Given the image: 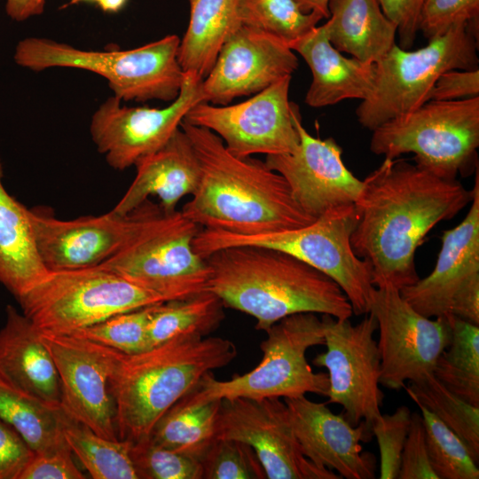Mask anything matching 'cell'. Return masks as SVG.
Masks as SVG:
<instances>
[{"label":"cell","instance_id":"obj_33","mask_svg":"<svg viewBox=\"0 0 479 479\" xmlns=\"http://www.w3.org/2000/svg\"><path fill=\"white\" fill-rule=\"evenodd\" d=\"M64 436L72 453L94 479H138L131 457L132 442L107 439L68 418Z\"/></svg>","mask_w":479,"mask_h":479},{"label":"cell","instance_id":"obj_27","mask_svg":"<svg viewBox=\"0 0 479 479\" xmlns=\"http://www.w3.org/2000/svg\"><path fill=\"white\" fill-rule=\"evenodd\" d=\"M0 161V283L18 301L49 271L39 255L28 209L8 193Z\"/></svg>","mask_w":479,"mask_h":479},{"label":"cell","instance_id":"obj_15","mask_svg":"<svg viewBox=\"0 0 479 479\" xmlns=\"http://www.w3.org/2000/svg\"><path fill=\"white\" fill-rule=\"evenodd\" d=\"M370 312L379 329L380 384L399 391L405 381L433 374L436 363L452 339L449 318L417 312L392 286L375 288Z\"/></svg>","mask_w":479,"mask_h":479},{"label":"cell","instance_id":"obj_32","mask_svg":"<svg viewBox=\"0 0 479 479\" xmlns=\"http://www.w3.org/2000/svg\"><path fill=\"white\" fill-rule=\"evenodd\" d=\"M221 400L192 407L174 404L156 423L150 439L202 461L216 440Z\"/></svg>","mask_w":479,"mask_h":479},{"label":"cell","instance_id":"obj_45","mask_svg":"<svg viewBox=\"0 0 479 479\" xmlns=\"http://www.w3.org/2000/svg\"><path fill=\"white\" fill-rule=\"evenodd\" d=\"M479 97V69H452L435 82L428 98L435 101H453Z\"/></svg>","mask_w":479,"mask_h":479},{"label":"cell","instance_id":"obj_31","mask_svg":"<svg viewBox=\"0 0 479 479\" xmlns=\"http://www.w3.org/2000/svg\"><path fill=\"white\" fill-rule=\"evenodd\" d=\"M447 318L452 339L438 357L433 375L457 397L479 407V326Z\"/></svg>","mask_w":479,"mask_h":479},{"label":"cell","instance_id":"obj_3","mask_svg":"<svg viewBox=\"0 0 479 479\" xmlns=\"http://www.w3.org/2000/svg\"><path fill=\"white\" fill-rule=\"evenodd\" d=\"M209 269L206 290L224 307L255 318L266 331L284 318L320 313L349 318L352 307L342 288L328 276L277 249L235 246L205 258Z\"/></svg>","mask_w":479,"mask_h":479},{"label":"cell","instance_id":"obj_9","mask_svg":"<svg viewBox=\"0 0 479 479\" xmlns=\"http://www.w3.org/2000/svg\"><path fill=\"white\" fill-rule=\"evenodd\" d=\"M18 302L39 332L70 334L114 315L166 301L98 265L49 271Z\"/></svg>","mask_w":479,"mask_h":479},{"label":"cell","instance_id":"obj_34","mask_svg":"<svg viewBox=\"0 0 479 479\" xmlns=\"http://www.w3.org/2000/svg\"><path fill=\"white\" fill-rule=\"evenodd\" d=\"M404 386L409 397L437 417L467 445L479 461V407L474 406L442 385L433 374Z\"/></svg>","mask_w":479,"mask_h":479},{"label":"cell","instance_id":"obj_4","mask_svg":"<svg viewBox=\"0 0 479 479\" xmlns=\"http://www.w3.org/2000/svg\"><path fill=\"white\" fill-rule=\"evenodd\" d=\"M235 344L221 337L180 336L135 354L121 352L110 380L119 439L149 437L158 420L205 373L229 365Z\"/></svg>","mask_w":479,"mask_h":479},{"label":"cell","instance_id":"obj_16","mask_svg":"<svg viewBox=\"0 0 479 479\" xmlns=\"http://www.w3.org/2000/svg\"><path fill=\"white\" fill-rule=\"evenodd\" d=\"M40 335L58 372L64 412L98 436L119 439L110 380L121 351L69 334Z\"/></svg>","mask_w":479,"mask_h":479},{"label":"cell","instance_id":"obj_5","mask_svg":"<svg viewBox=\"0 0 479 479\" xmlns=\"http://www.w3.org/2000/svg\"><path fill=\"white\" fill-rule=\"evenodd\" d=\"M352 205L326 211L312 223L276 232L241 235L200 229L193 240L194 251L203 258L235 246H255L286 252L332 279L342 288L353 314L370 312L375 287L369 264L357 256L350 237L357 224Z\"/></svg>","mask_w":479,"mask_h":479},{"label":"cell","instance_id":"obj_35","mask_svg":"<svg viewBox=\"0 0 479 479\" xmlns=\"http://www.w3.org/2000/svg\"><path fill=\"white\" fill-rule=\"evenodd\" d=\"M242 25L269 33L288 46L310 32L324 19L304 12L295 0H239Z\"/></svg>","mask_w":479,"mask_h":479},{"label":"cell","instance_id":"obj_2","mask_svg":"<svg viewBox=\"0 0 479 479\" xmlns=\"http://www.w3.org/2000/svg\"><path fill=\"white\" fill-rule=\"evenodd\" d=\"M201 174L181 212L202 229L241 235L305 226L316 218L296 201L285 178L265 161L232 154L213 131L182 121Z\"/></svg>","mask_w":479,"mask_h":479},{"label":"cell","instance_id":"obj_7","mask_svg":"<svg viewBox=\"0 0 479 479\" xmlns=\"http://www.w3.org/2000/svg\"><path fill=\"white\" fill-rule=\"evenodd\" d=\"M261 342L263 357L251 371L231 380H216L212 372L175 404L192 407L233 398H293L308 393L326 396L328 375L315 373L307 361V350L325 345L324 326L315 313H298L282 318L266 331Z\"/></svg>","mask_w":479,"mask_h":479},{"label":"cell","instance_id":"obj_17","mask_svg":"<svg viewBox=\"0 0 479 479\" xmlns=\"http://www.w3.org/2000/svg\"><path fill=\"white\" fill-rule=\"evenodd\" d=\"M216 439L250 445L269 479H340L303 454L287 406L279 397L221 400Z\"/></svg>","mask_w":479,"mask_h":479},{"label":"cell","instance_id":"obj_37","mask_svg":"<svg viewBox=\"0 0 479 479\" xmlns=\"http://www.w3.org/2000/svg\"><path fill=\"white\" fill-rule=\"evenodd\" d=\"M157 304L114 315L69 334L90 340L125 354L145 351L148 349V325Z\"/></svg>","mask_w":479,"mask_h":479},{"label":"cell","instance_id":"obj_23","mask_svg":"<svg viewBox=\"0 0 479 479\" xmlns=\"http://www.w3.org/2000/svg\"><path fill=\"white\" fill-rule=\"evenodd\" d=\"M135 166L136 177L111 210L114 214L124 216L152 195L160 200L164 213L172 214L182 198L194 193L201 174L194 147L180 127L161 148Z\"/></svg>","mask_w":479,"mask_h":479},{"label":"cell","instance_id":"obj_44","mask_svg":"<svg viewBox=\"0 0 479 479\" xmlns=\"http://www.w3.org/2000/svg\"><path fill=\"white\" fill-rule=\"evenodd\" d=\"M34 454L20 434L0 420V479H20Z\"/></svg>","mask_w":479,"mask_h":479},{"label":"cell","instance_id":"obj_18","mask_svg":"<svg viewBox=\"0 0 479 479\" xmlns=\"http://www.w3.org/2000/svg\"><path fill=\"white\" fill-rule=\"evenodd\" d=\"M202 80L185 72L178 97L162 108L122 106L114 96L102 103L92 115L90 130L107 163L123 170L161 148L187 112L203 101Z\"/></svg>","mask_w":479,"mask_h":479},{"label":"cell","instance_id":"obj_20","mask_svg":"<svg viewBox=\"0 0 479 479\" xmlns=\"http://www.w3.org/2000/svg\"><path fill=\"white\" fill-rule=\"evenodd\" d=\"M299 61L279 38L241 25L222 45L201 82L203 102L229 105L236 98L254 95L292 75Z\"/></svg>","mask_w":479,"mask_h":479},{"label":"cell","instance_id":"obj_11","mask_svg":"<svg viewBox=\"0 0 479 479\" xmlns=\"http://www.w3.org/2000/svg\"><path fill=\"white\" fill-rule=\"evenodd\" d=\"M200 230L181 211L166 214L154 204L133 240L100 266L165 301L186 298L205 291L209 276L192 246Z\"/></svg>","mask_w":479,"mask_h":479},{"label":"cell","instance_id":"obj_10","mask_svg":"<svg viewBox=\"0 0 479 479\" xmlns=\"http://www.w3.org/2000/svg\"><path fill=\"white\" fill-rule=\"evenodd\" d=\"M415 51L395 44L375 63L371 95L361 101L356 115L370 130L428 101L437 78L452 69L478 67V34L458 25Z\"/></svg>","mask_w":479,"mask_h":479},{"label":"cell","instance_id":"obj_28","mask_svg":"<svg viewBox=\"0 0 479 479\" xmlns=\"http://www.w3.org/2000/svg\"><path fill=\"white\" fill-rule=\"evenodd\" d=\"M190 19L180 39L178 61L184 72L204 79L224 42L242 25L239 0H186Z\"/></svg>","mask_w":479,"mask_h":479},{"label":"cell","instance_id":"obj_21","mask_svg":"<svg viewBox=\"0 0 479 479\" xmlns=\"http://www.w3.org/2000/svg\"><path fill=\"white\" fill-rule=\"evenodd\" d=\"M296 126L297 147L292 153L266 155L267 166L285 178L298 204L314 218L332 208L354 204L363 181L344 165L341 146L333 137L311 136L302 126L301 114Z\"/></svg>","mask_w":479,"mask_h":479},{"label":"cell","instance_id":"obj_13","mask_svg":"<svg viewBox=\"0 0 479 479\" xmlns=\"http://www.w3.org/2000/svg\"><path fill=\"white\" fill-rule=\"evenodd\" d=\"M292 75L286 76L246 101L216 106L199 102L183 119L216 134L239 157L292 153L300 137L299 106L289 100Z\"/></svg>","mask_w":479,"mask_h":479},{"label":"cell","instance_id":"obj_22","mask_svg":"<svg viewBox=\"0 0 479 479\" xmlns=\"http://www.w3.org/2000/svg\"><path fill=\"white\" fill-rule=\"evenodd\" d=\"M283 400L305 457L318 467L335 470L341 478H375L376 459L360 444L373 437L364 422L352 426L342 412L334 414L326 403L305 396Z\"/></svg>","mask_w":479,"mask_h":479},{"label":"cell","instance_id":"obj_50","mask_svg":"<svg viewBox=\"0 0 479 479\" xmlns=\"http://www.w3.org/2000/svg\"><path fill=\"white\" fill-rule=\"evenodd\" d=\"M96 0H71L68 4H76L81 2H95Z\"/></svg>","mask_w":479,"mask_h":479},{"label":"cell","instance_id":"obj_25","mask_svg":"<svg viewBox=\"0 0 479 479\" xmlns=\"http://www.w3.org/2000/svg\"><path fill=\"white\" fill-rule=\"evenodd\" d=\"M0 375L27 395L61 407L58 372L40 332L12 305L0 330Z\"/></svg>","mask_w":479,"mask_h":479},{"label":"cell","instance_id":"obj_29","mask_svg":"<svg viewBox=\"0 0 479 479\" xmlns=\"http://www.w3.org/2000/svg\"><path fill=\"white\" fill-rule=\"evenodd\" d=\"M69 416L19 390L0 375V420L14 428L35 453L67 447L64 427Z\"/></svg>","mask_w":479,"mask_h":479},{"label":"cell","instance_id":"obj_46","mask_svg":"<svg viewBox=\"0 0 479 479\" xmlns=\"http://www.w3.org/2000/svg\"><path fill=\"white\" fill-rule=\"evenodd\" d=\"M383 13L397 27L401 48L412 46L419 31V17L424 0H378Z\"/></svg>","mask_w":479,"mask_h":479},{"label":"cell","instance_id":"obj_14","mask_svg":"<svg viewBox=\"0 0 479 479\" xmlns=\"http://www.w3.org/2000/svg\"><path fill=\"white\" fill-rule=\"evenodd\" d=\"M464 219L444 231L436 266L429 275L400 290L427 318L455 317L479 326V170Z\"/></svg>","mask_w":479,"mask_h":479},{"label":"cell","instance_id":"obj_24","mask_svg":"<svg viewBox=\"0 0 479 479\" xmlns=\"http://www.w3.org/2000/svg\"><path fill=\"white\" fill-rule=\"evenodd\" d=\"M289 47L302 57L312 75L304 99L308 106L318 108L350 98L362 101L371 95L375 64L345 57L330 43L324 24Z\"/></svg>","mask_w":479,"mask_h":479},{"label":"cell","instance_id":"obj_12","mask_svg":"<svg viewBox=\"0 0 479 479\" xmlns=\"http://www.w3.org/2000/svg\"><path fill=\"white\" fill-rule=\"evenodd\" d=\"M326 350L312 363L328 370L326 404L342 407L344 418L352 425L364 422L373 435V425L381 417L384 394L381 390V355L374 339L378 325L369 312L357 324L349 318L323 315Z\"/></svg>","mask_w":479,"mask_h":479},{"label":"cell","instance_id":"obj_41","mask_svg":"<svg viewBox=\"0 0 479 479\" xmlns=\"http://www.w3.org/2000/svg\"><path fill=\"white\" fill-rule=\"evenodd\" d=\"M412 412L401 405L391 414H382L373 425L380 450V478L398 479L401 454L408 434Z\"/></svg>","mask_w":479,"mask_h":479},{"label":"cell","instance_id":"obj_43","mask_svg":"<svg viewBox=\"0 0 479 479\" xmlns=\"http://www.w3.org/2000/svg\"><path fill=\"white\" fill-rule=\"evenodd\" d=\"M72 458L69 446L59 450L35 453L21 473L20 479H84Z\"/></svg>","mask_w":479,"mask_h":479},{"label":"cell","instance_id":"obj_6","mask_svg":"<svg viewBox=\"0 0 479 479\" xmlns=\"http://www.w3.org/2000/svg\"><path fill=\"white\" fill-rule=\"evenodd\" d=\"M180 38L165 37L130 50L86 51L47 38L19 42L15 62L41 71L50 67L80 68L106 79L120 100L172 102L179 95L185 73L178 61Z\"/></svg>","mask_w":479,"mask_h":479},{"label":"cell","instance_id":"obj_30","mask_svg":"<svg viewBox=\"0 0 479 479\" xmlns=\"http://www.w3.org/2000/svg\"><path fill=\"white\" fill-rule=\"evenodd\" d=\"M221 299L208 290L157 304L147 329L148 349L180 336L206 337L224 318Z\"/></svg>","mask_w":479,"mask_h":479},{"label":"cell","instance_id":"obj_48","mask_svg":"<svg viewBox=\"0 0 479 479\" xmlns=\"http://www.w3.org/2000/svg\"><path fill=\"white\" fill-rule=\"evenodd\" d=\"M304 12H315L324 19L329 18V0H295Z\"/></svg>","mask_w":479,"mask_h":479},{"label":"cell","instance_id":"obj_26","mask_svg":"<svg viewBox=\"0 0 479 479\" xmlns=\"http://www.w3.org/2000/svg\"><path fill=\"white\" fill-rule=\"evenodd\" d=\"M328 11L324 25L339 51L375 64L396 44L397 27L378 0H329Z\"/></svg>","mask_w":479,"mask_h":479},{"label":"cell","instance_id":"obj_47","mask_svg":"<svg viewBox=\"0 0 479 479\" xmlns=\"http://www.w3.org/2000/svg\"><path fill=\"white\" fill-rule=\"evenodd\" d=\"M46 0H6L5 10L10 18L21 21L40 15Z\"/></svg>","mask_w":479,"mask_h":479},{"label":"cell","instance_id":"obj_49","mask_svg":"<svg viewBox=\"0 0 479 479\" xmlns=\"http://www.w3.org/2000/svg\"><path fill=\"white\" fill-rule=\"evenodd\" d=\"M128 0H96L95 3L105 12L115 13L124 8Z\"/></svg>","mask_w":479,"mask_h":479},{"label":"cell","instance_id":"obj_19","mask_svg":"<svg viewBox=\"0 0 479 479\" xmlns=\"http://www.w3.org/2000/svg\"><path fill=\"white\" fill-rule=\"evenodd\" d=\"M153 204L146 200L124 216L109 211L73 220H60L38 208L28 209L42 262L49 271L100 265L133 240Z\"/></svg>","mask_w":479,"mask_h":479},{"label":"cell","instance_id":"obj_42","mask_svg":"<svg viewBox=\"0 0 479 479\" xmlns=\"http://www.w3.org/2000/svg\"><path fill=\"white\" fill-rule=\"evenodd\" d=\"M398 479H437L429 464L423 419L416 412L411 413Z\"/></svg>","mask_w":479,"mask_h":479},{"label":"cell","instance_id":"obj_39","mask_svg":"<svg viewBox=\"0 0 479 479\" xmlns=\"http://www.w3.org/2000/svg\"><path fill=\"white\" fill-rule=\"evenodd\" d=\"M205 479H264L254 449L240 441L216 439L202 459Z\"/></svg>","mask_w":479,"mask_h":479},{"label":"cell","instance_id":"obj_1","mask_svg":"<svg viewBox=\"0 0 479 479\" xmlns=\"http://www.w3.org/2000/svg\"><path fill=\"white\" fill-rule=\"evenodd\" d=\"M363 181L354 202L350 237L357 256L371 269L375 287L401 290L420 279L415 251L428 232L469 204L473 189L440 178L404 159H385Z\"/></svg>","mask_w":479,"mask_h":479},{"label":"cell","instance_id":"obj_40","mask_svg":"<svg viewBox=\"0 0 479 479\" xmlns=\"http://www.w3.org/2000/svg\"><path fill=\"white\" fill-rule=\"evenodd\" d=\"M479 0H424L419 30L428 41L458 25H467L478 34Z\"/></svg>","mask_w":479,"mask_h":479},{"label":"cell","instance_id":"obj_8","mask_svg":"<svg viewBox=\"0 0 479 479\" xmlns=\"http://www.w3.org/2000/svg\"><path fill=\"white\" fill-rule=\"evenodd\" d=\"M479 97L429 100L373 130L370 150L385 159L414 154L415 165L446 180L478 168Z\"/></svg>","mask_w":479,"mask_h":479},{"label":"cell","instance_id":"obj_38","mask_svg":"<svg viewBox=\"0 0 479 479\" xmlns=\"http://www.w3.org/2000/svg\"><path fill=\"white\" fill-rule=\"evenodd\" d=\"M130 457L138 479H202L200 459L153 443L150 437L131 444Z\"/></svg>","mask_w":479,"mask_h":479},{"label":"cell","instance_id":"obj_36","mask_svg":"<svg viewBox=\"0 0 479 479\" xmlns=\"http://www.w3.org/2000/svg\"><path fill=\"white\" fill-rule=\"evenodd\" d=\"M429 464L437 479H478L477 463L464 442L420 404Z\"/></svg>","mask_w":479,"mask_h":479}]
</instances>
